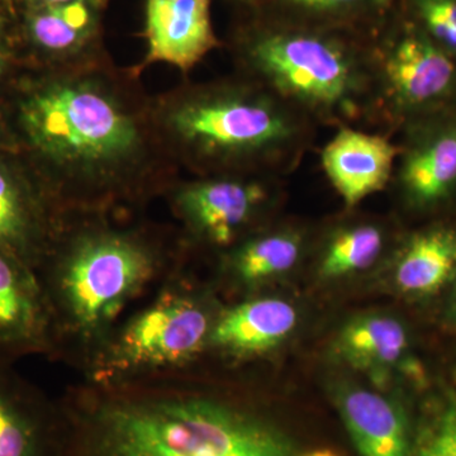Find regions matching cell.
I'll return each instance as SVG.
<instances>
[{
  "label": "cell",
  "instance_id": "6da1fadb",
  "mask_svg": "<svg viewBox=\"0 0 456 456\" xmlns=\"http://www.w3.org/2000/svg\"><path fill=\"white\" fill-rule=\"evenodd\" d=\"M61 413L64 456H297L260 417L202 395L108 392Z\"/></svg>",
  "mask_w": 456,
  "mask_h": 456
},
{
  "label": "cell",
  "instance_id": "7a4b0ae2",
  "mask_svg": "<svg viewBox=\"0 0 456 456\" xmlns=\"http://www.w3.org/2000/svg\"><path fill=\"white\" fill-rule=\"evenodd\" d=\"M240 59L318 127H377L370 36L272 16L246 35Z\"/></svg>",
  "mask_w": 456,
  "mask_h": 456
},
{
  "label": "cell",
  "instance_id": "3957f363",
  "mask_svg": "<svg viewBox=\"0 0 456 456\" xmlns=\"http://www.w3.org/2000/svg\"><path fill=\"white\" fill-rule=\"evenodd\" d=\"M174 136L204 170L284 178L316 140L318 126L250 77L200 86L180 99Z\"/></svg>",
  "mask_w": 456,
  "mask_h": 456
},
{
  "label": "cell",
  "instance_id": "277c9868",
  "mask_svg": "<svg viewBox=\"0 0 456 456\" xmlns=\"http://www.w3.org/2000/svg\"><path fill=\"white\" fill-rule=\"evenodd\" d=\"M42 266L47 268L38 278L53 314L55 340L69 332L82 344L99 347L126 305L151 283L158 259L134 237L89 232Z\"/></svg>",
  "mask_w": 456,
  "mask_h": 456
},
{
  "label": "cell",
  "instance_id": "5b68a950",
  "mask_svg": "<svg viewBox=\"0 0 456 456\" xmlns=\"http://www.w3.org/2000/svg\"><path fill=\"white\" fill-rule=\"evenodd\" d=\"M20 123L33 149L57 165L104 170L139 150V128L121 104L97 84L55 80L29 93Z\"/></svg>",
  "mask_w": 456,
  "mask_h": 456
},
{
  "label": "cell",
  "instance_id": "8992f818",
  "mask_svg": "<svg viewBox=\"0 0 456 456\" xmlns=\"http://www.w3.org/2000/svg\"><path fill=\"white\" fill-rule=\"evenodd\" d=\"M378 131L395 137L408 123L440 112L456 95V61L421 27L370 36Z\"/></svg>",
  "mask_w": 456,
  "mask_h": 456
},
{
  "label": "cell",
  "instance_id": "52a82bcc",
  "mask_svg": "<svg viewBox=\"0 0 456 456\" xmlns=\"http://www.w3.org/2000/svg\"><path fill=\"white\" fill-rule=\"evenodd\" d=\"M209 311L196 297L167 290L98 347V382L187 365L208 345Z\"/></svg>",
  "mask_w": 456,
  "mask_h": 456
},
{
  "label": "cell",
  "instance_id": "ba28073f",
  "mask_svg": "<svg viewBox=\"0 0 456 456\" xmlns=\"http://www.w3.org/2000/svg\"><path fill=\"white\" fill-rule=\"evenodd\" d=\"M281 178L222 174L180 189L176 207L200 239L217 248H231L278 200Z\"/></svg>",
  "mask_w": 456,
  "mask_h": 456
},
{
  "label": "cell",
  "instance_id": "9c48e42d",
  "mask_svg": "<svg viewBox=\"0 0 456 456\" xmlns=\"http://www.w3.org/2000/svg\"><path fill=\"white\" fill-rule=\"evenodd\" d=\"M397 134L399 154L389 189L413 209L449 200L456 191V114H431Z\"/></svg>",
  "mask_w": 456,
  "mask_h": 456
},
{
  "label": "cell",
  "instance_id": "30bf717a",
  "mask_svg": "<svg viewBox=\"0 0 456 456\" xmlns=\"http://www.w3.org/2000/svg\"><path fill=\"white\" fill-rule=\"evenodd\" d=\"M320 152V164L345 208L355 209L391 187L399 154L397 140L384 131L355 126L335 128Z\"/></svg>",
  "mask_w": 456,
  "mask_h": 456
},
{
  "label": "cell",
  "instance_id": "8fae6325",
  "mask_svg": "<svg viewBox=\"0 0 456 456\" xmlns=\"http://www.w3.org/2000/svg\"><path fill=\"white\" fill-rule=\"evenodd\" d=\"M53 314L37 273L0 251V358L49 353Z\"/></svg>",
  "mask_w": 456,
  "mask_h": 456
},
{
  "label": "cell",
  "instance_id": "7c38bea8",
  "mask_svg": "<svg viewBox=\"0 0 456 456\" xmlns=\"http://www.w3.org/2000/svg\"><path fill=\"white\" fill-rule=\"evenodd\" d=\"M0 456H64V421L37 389L0 358Z\"/></svg>",
  "mask_w": 456,
  "mask_h": 456
},
{
  "label": "cell",
  "instance_id": "4fadbf2b",
  "mask_svg": "<svg viewBox=\"0 0 456 456\" xmlns=\"http://www.w3.org/2000/svg\"><path fill=\"white\" fill-rule=\"evenodd\" d=\"M212 0H146L147 62H165L183 71L218 46Z\"/></svg>",
  "mask_w": 456,
  "mask_h": 456
},
{
  "label": "cell",
  "instance_id": "5bb4252c",
  "mask_svg": "<svg viewBox=\"0 0 456 456\" xmlns=\"http://www.w3.org/2000/svg\"><path fill=\"white\" fill-rule=\"evenodd\" d=\"M49 244L44 200L20 173L0 163V251L37 273Z\"/></svg>",
  "mask_w": 456,
  "mask_h": 456
},
{
  "label": "cell",
  "instance_id": "9a60e30c",
  "mask_svg": "<svg viewBox=\"0 0 456 456\" xmlns=\"http://www.w3.org/2000/svg\"><path fill=\"white\" fill-rule=\"evenodd\" d=\"M297 321L296 308L284 299H251L215 320L208 345L237 358L260 355L281 344Z\"/></svg>",
  "mask_w": 456,
  "mask_h": 456
},
{
  "label": "cell",
  "instance_id": "2e32d148",
  "mask_svg": "<svg viewBox=\"0 0 456 456\" xmlns=\"http://www.w3.org/2000/svg\"><path fill=\"white\" fill-rule=\"evenodd\" d=\"M336 404L360 456H410L406 415L395 401L349 387L338 393Z\"/></svg>",
  "mask_w": 456,
  "mask_h": 456
},
{
  "label": "cell",
  "instance_id": "e0dca14e",
  "mask_svg": "<svg viewBox=\"0 0 456 456\" xmlns=\"http://www.w3.org/2000/svg\"><path fill=\"white\" fill-rule=\"evenodd\" d=\"M336 346L347 364L383 383L393 370L406 364L410 342L397 318L374 314L347 323Z\"/></svg>",
  "mask_w": 456,
  "mask_h": 456
},
{
  "label": "cell",
  "instance_id": "ac0fdd59",
  "mask_svg": "<svg viewBox=\"0 0 456 456\" xmlns=\"http://www.w3.org/2000/svg\"><path fill=\"white\" fill-rule=\"evenodd\" d=\"M456 274V230L432 227L407 237L395 255L393 277L401 292H439Z\"/></svg>",
  "mask_w": 456,
  "mask_h": 456
},
{
  "label": "cell",
  "instance_id": "d6986e66",
  "mask_svg": "<svg viewBox=\"0 0 456 456\" xmlns=\"http://www.w3.org/2000/svg\"><path fill=\"white\" fill-rule=\"evenodd\" d=\"M308 244L302 228H269L237 242L228 255L227 266L241 283H263L292 272L307 253Z\"/></svg>",
  "mask_w": 456,
  "mask_h": 456
},
{
  "label": "cell",
  "instance_id": "ffe728a7",
  "mask_svg": "<svg viewBox=\"0 0 456 456\" xmlns=\"http://www.w3.org/2000/svg\"><path fill=\"white\" fill-rule=\"evenodd\" d=\"M388 227L374 220L342 221L327 231L318 255V275L340 279L373 268L388 251Z\"/></svg>",
  "mask_w": 456,
  "mask_h": 456
},
{
  "label": "cell",
  "instance_id": "44dd1931",
  "mask_svg": "<svg viewBox=\"0 0 456 456\" xmlns=\"http://www.w3.org/2000/svg\"><path fill=\"white\" fill-rule=\"evenodd\" d=\"M392 0H269L273 17L301 25L362 32L379 26Z\"/></svg>",
  "mask_w": 456,
  "mask_h": 456
},
{
  "label": "cell",
  "instance_id": "7402d4cb",
  "mask_svg": "<svg viewBox=\"0 0 456 456\" xmlns=\"http://www.w3.org/2000/svg\"><path fill=\"white\" fill-rule=\"evenodd\" d=\"M95 26L90 0L36 7L28 18L33 42L51 53H69L88 40Z\"/></svg>",
  "mask_w": 456,
  "mask_h": 456
},
{
  "label": "cell",
  "instance_id": "603a6c76",
  "mask_svg": "<svg viewBox=\"0 0 456 456\" xmlns=\"http://www.w3.org/2000/svg\"><path fill=\"white\" fill-rule=\"evenodd\" d=\"M422 31L456 57V0H411Z\"/></svg>",
  "mask_w": 456,
  "mask_h": 456
},
{
  "label": "cell",
  "instance_id": "cb8c5ba5",
  "mask_svg": "<svg viewBox=\"0 0 456 456\" xmlns=\"http://www.w3.org/2000/svg\"><path fill=\"white\" fill-rule=\"evenodd\" d=\"M410 456H456V398L449 399L432 417Z\"/></svg>",
  "mask_w": 456,
  "mask_h": 456
},
{
  "label": "cell",
  "instance_id": "d4e9b609",
  "mask_svg": "<svg viewBox=\"0 0 456 456\" xmlns=\"http://www.w3.org/2000/svg\"><path fill=\"white\" fill-rule=\"evenodd\" d=\"M36 7H44V5L64 4V3L73 2V0H31Z\"/></svg>",
  "mask_w": 456,
  "mask_h": 456
},
{
  "label": "cell",
  "instance_id": "484cf974",
  "mask_svg": "<svg viewBox=\"0 0 456 456\" xmlns=\"http://www.w3.org/2000/svg\"><path fill=\"white\" fill-rule=\"evenodd\" d=\"M449 318L456 323V290L454 296H452V303H450Z\"/></svg>",
  "mask_w": 456,
  "mask_h": 456
},
{
  "label": "cell",
  "instance_id": "4316f807",
  "mask_svg": "<svg viewBox=\"0 0 456 456\" xmlns=\"http://www.w3.org/2000/svg\"><path fill=\"white\" fill-rule=\"evenodd\" d=\"M305 456H338L334 452H330V450H316V452H312L310 454Z\"/></svg>",
  "mask_w": 456,
  "mask_h": 456
},
{
  "label": "cell",
  "instance_id": "83f0119b",
  "mask_svg": "<svg viewBox=\"0 0 456 456\" xmlns=\"http://www.w3.org/2000/svg\"><path fill=\"white\" fill-rule=\"evenodd\" d=\"M239 2H242V3H268L269 0H239Z\"/></svg>",
  "mask_w": 456,
  "mask_h": 456
}]
</instances>
